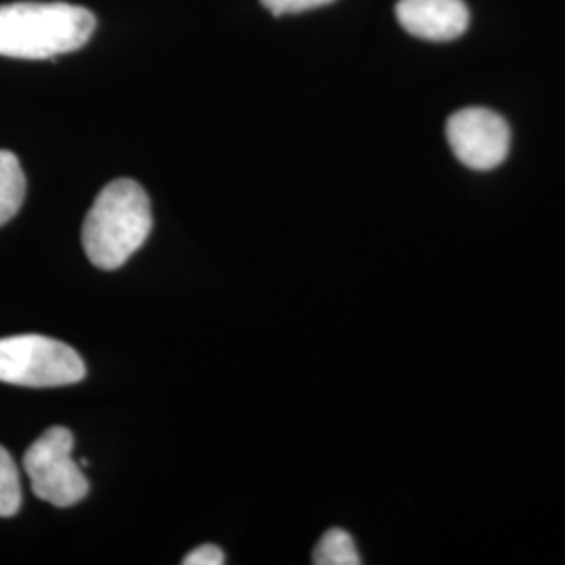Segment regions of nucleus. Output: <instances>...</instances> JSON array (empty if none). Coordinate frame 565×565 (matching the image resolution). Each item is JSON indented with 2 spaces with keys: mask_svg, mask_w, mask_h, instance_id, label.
I'll list each match as a JSON object with an SVG mask.
<instances>
[{
  "mask_svg": "<svg viewBox=\"0 0 565 565\" xmlns=\"http://www.w3.org/2000/svg\"><path fill=\"white\" fill-rule=\"evenodd\" d=\"M21 482L18 465L11 452L0 446V518H11L20 511Z\"/></svg>",
  "mask_w": 565,
  "mask_h": 565,
  "instance_id": "1a4fd4ad",
  "label": "nucleus"
},
{
  "mask_svg": "<svg viewBox=\"0 0 565 565\" xmlns=\"http://www.w3.org/2000/svg\"><path fill=\"white\" fill-rule=\"evenodd\" d=\"M151 203L139 182H109L82 226V245L93 266L116 270L126 263L151 233Z\"/></svg>",
  "mask_w": 565,
  "mask_h": 565,
  "instance_id": "f03ea898",
  "label": "nucleus"
},
{
  "mask_svg": "<svg viewBox=\"0 0 565 565\" xmlns=\"http://www.w3.org/2000/svg\"><path fill=\"white\" fill-rule=\"evenodd\" d=\"M81 354L67 343L44 335L0 340V382L23 387H61L84 380Z\"/></svg>",
  "mask_w": 565,
  "mask_h": 565,
  "instance_id": "7ed1b4c3",
  "label": "nucleus"
},
{
  "mask_svg": "<svg viewBox=\"0 0 565 565\" xmlns=\"http://www.w3.org/2000/svg\"><path fill=\"white\" fill-rule=\"evenodd\" d=\"M396 18L411 36L431 42L455 41L469 28L463 0H398Z\"/></svg>",
  "mask_w": 565,
  "mask_h": 565,
  "instance_id": "423d86ee",
  "label": "nucleus"
},
{
  "mask_svg": "<svg viewBox=\"0 0 565 565\" xmlns=\"http://www.w3.org/2000/svg\"><path fill=\"white\" fill-rule=\"evenodd\" d=\"M312 564L317 565H359L363 564L359 548L352 536L342 527H331L312 553Z\"/></svg>",
  "mask_w": 565,
  "mask_h": 565,
  "instance_id": "6e6552de",
  "label": "nucleus"
},
{
  "mask_svg": "<svg viewBox=\"0 0 565 565\" xmlns=\"http://www.w3.org/2000/svg\"><path fill=\"white\" fill-rule=\"evenodd\" d=\"M224 562H226V557H224L221 546L202 545L198 546L195 551H191L182 559V565H223Z\"/></svg>",
  "mask_w": 565,
  "mask_h": 565,
  "instance_id": "9b49d317",
  "label": "nucleus"
},
{
  "mask_svg": "<svg viewBox=\"0 0 565 565\" xmlns=\"http://www.w3.org/2000/svg\"><path fill=\"white\" fill-rule=\"evenodd\" d=\"M25 200V174L15 153L0 149V226L13 221Z\"/></svg>",
  "mask_w": 565,
  "mask_h": 565,
  "instance_id": "0eeeda50",
  "label": "nucleus"
},
{
  "mask_svg": "<svg viewBox=\"0 0 565 565\" xmlns=\"http://www.w3.org/2000/svg\"><path fill=\"white\" fill-rule=\"evenodd\" d=\"M74 434L55 425L23 455V467L34 494L55 507H72L88 494V480L74 461Z\"/></svg>",
  "mask_w": 565,
  "mask_h": 565,
  "instance_id": "20e7f679",
  "label": "nucleus"
},
{
  "mask_svg": "<svg viewBox=\"0 0 565 565\" xmlns=\"http://www.w3.org/2000/svg\"><path fill=\"white\" fill-rule=\"evenodd\" d=\"M95 15L70 2L0 4V55L13 60H53L90 41Z\"/></svg>",
  "mask_w": 565,
  "mask_h": 565,
  "instance_id": "f257e3e1",
  "label": "nucleus"
},
{
  "mask_svg": "<svg viewBox=\"0 0 565 565\" xmlns=\"http://www.w3.org/2000/svg\"><path fill=\"white\" fill-rule=\"evenodd\" d=\"M264 7L273 13V15H289V13H303V11H312L324 4H331L335 0H260Z\"/></svg>",
  "mask_w": 565,
  "mask_h": 565,
  "instance_id": "9d476101",
  "label": "nucleus"
},
{
  "mask_svg": "<svg viewBox=\"0 0 565 565\" xmlns=\"http://www.w3.org/2000/svg\"><path fill=\"white\" fill-rule=\"evenodd\" d=\"M446 139L457 160L471 170H494L505 162L511 147V128L503 116L467 107L446 121Z\"/></svg>",
  "mask_w": 565,
  "mask_h": 565,
  "instance_id": "39448f33",
  "label": "nucleus"
}]
</instances>
